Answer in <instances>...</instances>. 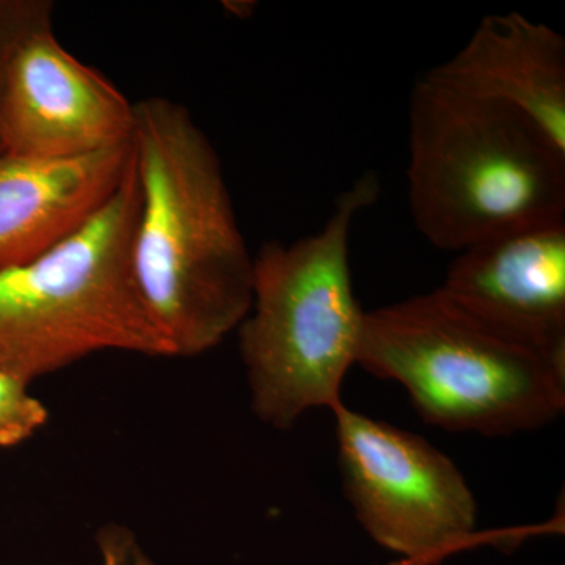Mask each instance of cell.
<instances>
[{
	"instance_id": "1",
	"label": "cell",
	"mask_w": 565,
	"mask_h": 565,
	"mask_svg": "<svg viewBox=\"0 0 565 565\" xmlns=\"http://www.w3.org/2000/svg\"><path fill=\"white\" fill-rule=\"evenodd\" d=\"M131 140L137 288L172 356L202 355L250 313L255 258L221 158L191 111L166 96L134 103Z\"/></svg>"
},
{
	"instance_id": "2",
	"label": "cell",
	"mask_w": 565,
	"mask_h": 565,
	"mask_svg": "<svg viewBox=\"0 0 565 565\" xmlns=\"http://www.w3.org/2000/svg\"><path fill=\"white\" fill-rule=\"evenodd\" d=\"M407 196L424 239L460 253L565 221V154L519 111L426 73L408 104Z\"/></svg>"
},
{
	"instance_id": "3",
	"label": "cell",
	"mask_w": 565,
	"mask_h": 565,
	"mask_svg": "<svg viewBox=\"0 0 565 565\" xmlns=\"http://www.w3.org/2000/svg\"><path fill=\"white\" fill-rule=\"evenodd\" d=\"M381 192L377 174L363 173L319 232L264 244L255 256L250 313L237 333L253 412L269 426L289 429L307 412L343 403L366 313L352 286V225Z\"/></svg>"
},
{
	"instance_id": "4",
	"label": "cell",
	"mask_w": 565,
	"mask_h": 565,
	"mask_svg": "<svg viewBox=\"0 0 565 565\" xmlns=\"http://www.w3.org/2000/svg\"><path fill=\"white\" fill-rule=\"evenodd\" d=\"M356 364L403 385L430 426L508 437L565 411V360L515 340L441 288L366 311Z\"/></svg>"
},
{
	"instance_id": "5",
	"label": "cell",
	"mask_w": 565,
	"mask_h": 565,
	"mask_svg": "<svg viewBox=\"0 0 565 565\" xmlns=\"http://www.w3.org/2000/svg\"><path fill=\"white\" fill-rule=\"evenodd\" d=\"M139 206L132 150L120 188L84 228L0 273V373L32 384L98 352L172 356L134 277Z\"/></svg>"
},
{
	"instance_id": "6",
	"label": "cell",
	"mask_w": 565,
	"mask_h": 565,
	"mask_svg": "<svg viewBox=\"0 0 565 565\" xmlns=\"http://www.w3.org/2000/svg\"><path fill=\"white\" fill-rule=\"evenodd\" d=\"M332 412L344 492L374 542L426 563L471 541L478 505L448 456L419 435L343 403Z\"/></svg>"
},
{
	"instance_id": "7",
	"label": "cell",
	"mask_w": 565,
	"mask_h": 565,
	"mask_svg": "<svg viewBox=\"0 0 565 565\" xmlns=\"http://www.w3.org/2000/svg\"><path fill=\"white\" fill-rule=\"evenodd\" d=\"M134 103L71 54L44 22L11 57L0 103V152L71 158L132 139Z\"/></svg>"
},
{
	"instance_id": "8",
	"label": "cell",
	"mask_w": 565,
	"mask_h": 565,
	"mask_svg": "<svg viewBox=\"0 0 565 565\" xmlns=\"http://www.w3.org/2000/svg\"><path fill=\"white\" fill-rule=\"evenodd\" d=\"M440 288L501 332L565 360V221L460 252Z\"/></svg>"
},
{
	"instance_id": "9",
	"label": "cell",
	"mask_w": 565,
	"mask_h": 565,
	"mask_svg": "<svg viewBox=\"0 0 565 565\" xmlns=\"http://www.w3.org/2000/svg\"><path fill=\"white\" fill-rule=\"evenodd\" d=\"M132 159V141L71 156L0 152V273L46 255L106 206Z\"/></svg>"
},
{
	"instance_id": "10",
	"label": "cell",
	"mask_w": 565,
	"mask_h": 565,
	"mask_svg": "<svg viewBox=\"0 0 565 565\" xmlns=\"http://www.w3.org/2000/svg\"><path fill=\"white\" fill-rule=\"evenodd\" d=\"M429 74L465 95L519 111L565 154V39L550 25L516 11L489 14Z\"/></svg>"
},
{
	"instance_id": "11",
	"label": "cell",
	"mask_w": 565,
	"mask_h": 565,
	"mask_svg": "<svg viewBox=\"0 0 565 565\" xmlns=\"http://www.w3.org/2000/svg\"><path fill=\"white\" fill-rule=\"evenodd\" d=\"M28 382L0 373V448H14L46 424V405L29 392Z\"/></svg>"
},
{
	"instance_id": "12",
	"label": "cell",
	"mask_w": 565,
	"mask_h": 565,
	"mask_svg": "<svg viewBox=\"0 0 565 565\" xmlns=\"http://www.w3.org/2000/svg\"><path fill=\"white\" fill-rule=\"evenodd\" d=\"M52 20L54 6L47 0H0V103L14 51L29 33Z\"/></svg>"
},
{
	"instance_id": "13",
	"label": "cell",
	"mask_w": 565,
	"mask_h": 565,
	"mask_svg": "<svg viewBox=\"0 0 565 565\" xmlns=\"http://www.w3.org/2000/svg\"><path fill=\"white\" fill-rule=\"evenodd\" d=\"M99 546L104 565H152L150 559L141 555L129 534L117 527L102 534Z\"/></svg>"
}]
</instances>
